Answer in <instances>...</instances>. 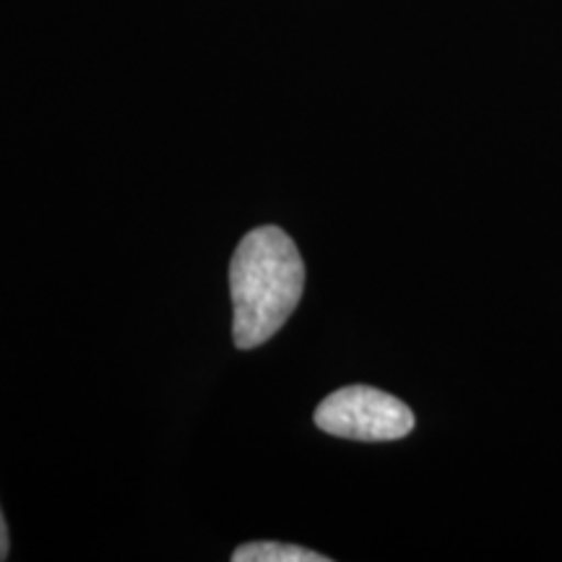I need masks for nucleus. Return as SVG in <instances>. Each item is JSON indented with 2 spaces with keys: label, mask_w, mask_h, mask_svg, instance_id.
<instances>
[{
  "label": "nucleus",
  "mask_w": 562,
  "mask_h": 562,
  "mask_svg": "<svg viewBox=\"0 0 562 562\" xmlns=\"http://www.w3.org/2000/svg\"><path fill=\"white\" fill-rule=\"evenodd\" d=\"M313 419L323 432L362 442L402 440L414 430L409 406L372 385H347L334 391L318 404Z\"/></svg>",
  "instance_id": "nucleus-2"
},
{
  "label": "nucleus",
  "mask_w": 562,
  "mask_h": 562,
  "mask_svg": "<svg viewBox=\"0 0 562 562\" xmlns=\"http://www.w3.org/2000/svg\"><path fill=\"white\" fill-rule=\"evenodd\" d=\"M9 558V526H5L3 510H0V560Z\"/></svg>",
  "instance_id": "nucleus-4"
},
{
  "label": "nucleus",
  "mask_w": 562,
  "mask_h": 562,
  "mask_svg": "<svg viewBox=\"0 0 562 562\" xmlns=\"http://www.w3.org/2000/svg\"><path fill=\"white\" fill-rule=\"evenodd\" d=\"M305 292V261L281 227H258L237 245L229 263V294L237 349H256L279 334Z\"/></svg>",
  "instance_id": "nucleus-1"
},
{
  "label": "nucleus",
  "mask_w": 562,
  "mask_h": 562,
  "mask_svg": "<svg viewBox=\"0 0 562 562\" xmlns=\"http://www.w3.org/2000/svg\"><path fill=\"white\" fill-rule=\"evenodd\" d=\"M235 562H328L331 558L326 554L305 550L297 544H281V542H250L237 547L232 552Z\"/></svg>",
  "instance_id": "nucleus-3"
}]
</instances>
